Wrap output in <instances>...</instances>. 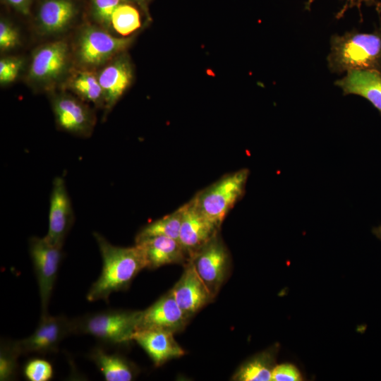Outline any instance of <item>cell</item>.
<instances>
[{"label":"cell","mask_w":381,"mask_h":381,"mask_svg":"<svg viewBox=\"0 0 381 381\" xmlns=\"http://www.w3.org/2000/svg\"><path fill=\"white\" fill-rule=\"evenodd\" d=\"M102 258V269L87 294L88 301L108 300L113 293L129 286L134 277L147 268L144 255L136 244L132 247L112 245L100 234L94 232Z\"/></svg>","instance_id":"cell-1"},{"label":"cell","mask_w":381,"mask_h":381,"mask_svg":"<svg viewBox=\"0 0 381 381\" xmlns=\"http://www.w3.org/2000/svg\"><path fill=\"white\" fill-rule=\"evenodd\" d=\"M332 73L354 70L381 71V25L371 32L353 30L332 35L327 57Z\"/></svg>","instance_id":"cell-2"},{"label":"cell","mask_w":381,"mask_h":381,"mask_svg":"<svg viewBox=\"0 0 381 381\" xmlns=\"http://www.w3.org/2000/svg\"><path fill=\"white\" fill-rule=\"evenodd\" d=\"M249 174L246 168L227 174L199 191L192 200L199 211L219 229L227 214L244 195Z\"/></svg>","instance_id":"cell-3"},{"label":"cell","mask_w":381,"mask_h":381,"mask_svg":"<svg viewBox=\"0 0 381 381\" xmlns=\"http://www.w3.org/2000/svg\"><path fill=\"white\" fill-rule=\"evenodd\" d=\"M140 311L106 310L73 320V333L89 334L104 342L121 344L132 340Z\"/></svg>","instance_id":"cell-4"},{"label":"cell","mask_w":381,"mask_h":381,"mask_svg":"<svg viewBox=\"0 0 381 381\" xmlns=\"http://www.w3.org/2000/svg\"><path fill=\"white\" fill-rule=\"evenodd\" d=\"M132 42V37H116L104 29L87 25L78 35L75 59L85 68L99 67L123 52Z\"/></svg>","instance_id":"cell-5"},{"label":"cell","mask_w":381,"mask_h":381,"mask_svg":"<svg viewBox=\"0 0 381 381\" xmlns=\"http://www.w3.org/2000/svg\"><path fill=\"white\" fill-rule=\"evenodd\" d=\"M69 65V51L64 41L46 44L33 53L28 78L32 84L49 88L65 75Z\"/></svg>","instance_id":"cell-6"},{"label":"cell","mask_w":381,"mask_h":381,"mask_svg":"<svg viewBox=\"0 0 381 381\" xmlns=\"http://www.w3.org/2000/svg\"><path fill=\"white\" fill-rule=\"evenodd\" d=\"M29 249L39 287L41 317H44L48 315L49 303L62 257V247L52 243L45 236H33L30 239Z\"/></svg>","instance_id":"cell-7"},{"label":"cell","mask_w":381,"mask_h":381,"mask_svg":"<svg viewBox=\"0 0 381 381\" xmlns=\"http://www.w3.org/2000/svg\"><path fill=\"white\" fill-rule=\"evenodd\" d=\"M189 260L214 298L224 283L229 267V253L219 234Z\"/></svg>","instance_id":"cell-8"},{"label":"cell","mask_w":381,"mask_h":381,"mask_svg":"<svg viewBox=\"0 0 381 381\" xmlns=\"http://www.w3.org/2000/svg\"><path fill=\"white\" fill-rule=\"evenodd\" d=\"M71 333H73V320L48 314L41 317L37 327L30 336L16 341V344L20 354L54 352L60 342Z\"/></svg>","instance_id":"cell-9"},{"label":"cell","mask_w":381,"mask_h":381,"mask_svg":"<svg viewBox=\"0 0 381 381\" xmlns=\"http://www.w3.org/2000/svg\"><path fill=\"white\" fill-rule=\"evenodd\" d=\"M52 106L60 129L80 137L92 134L95 116L80 99L68 94H59L52 98Z\"/></svg>","instance_id":"cell-10"},{"label":"cell","mask_w":381,"mask_h":381,"mask_svg":"<svg viewBox=\"0 0 381 381\" xmlns=\"http://www.w3.org/2000/svg\"><path fill=\"white\" fill-rule=\"evenodd\" d=\"M183 206L179 241L190 258L216 236L219 229L199 211L192 199Z\"/></svg>","instance_id":"cell-11"},{"label":"cell","mask_w":381,"mask_h":381,"mask_svg":"<svg viewBox=\"0 0 381 381\" xmlns=\"http://www.w3.org/2000/svg\"><path fill=\"white\" fill-rule=\"evenodd\" d=\"M73 222L71 199L64 179H54L50 197L49 227L45 237L52 243L62 247Z\"/></svg>","instance_id":"cell-12"},{"label":"cell","mask_w":381,"mask_h":381,"mask_svg":"<svg viewBox=\"0 0 381 381\" xmlns=\"http://www.w3.org/2000/svg\"><path fill=\"white\" fill-rule=\"evenodd\" d=\"M188 319L170 290L152 306L140 311L136 330L161 329L175 333L185 327Z\"/></svg>","instance_id":"cell-13"},{"label":"cell","mask_w":381,"mask_h":381,"mask_svg":"<svg viewBox=\"0 0 381 381\" xmlns=\"http://www.w3.org/2000/svg\"><path fill=\"white\" fill-rule=\"evenodd\" d=\"M97 78L103 92L104 108L107 113L131 84L132 64L127 56H116L100 70Z\"/></svg>","instance_id":"cell-14"},{"label":"cell","mask_w":381,"mask_h":381,"mask_svg":"<svg viewBox=\"0 0 381 381\" xmlns=\"http://www.w3.org/2000/svg\"><path fill=\"white\" fill-rule=\"evenodd\" d=\"M184 265L181 278L171 291L179 307L189 318L208 303L213 296L191 261L188 260Z\"/></svg>","instance_id":"cell-15"},{"label":"cell","mask_w":381,"mask_h":381,"mask_svg":"<svg viewBox=\"0 0 381 381\" xmlns=\"http://www.w3.org/2000/svg\"><path fill=\"white\" fill-rule=\"evenodd\" d=\"M135 244L141 249L148 269L174 263L185 265L189 260L179 241L170 237H147L135 241Z\"/></svg>","instance_id":"cell-16"},{"label":"cell","mask_w":381,"mask_h":381,"mask_svg":"<svg viewBox=\"0 0 381 381\" xmlns=\"http://www.w3.org/2000/svg\"><path fill=\"white\" fill-rule=\"evenodd\" d=\"M132 340L142 346L156 366L185 353L171 331L161 329H139L133 333Z\"/></svg>","instance_id":"cell-17"},{"label":"cell","mask_w":381,"mask_h":381,"mask_svg":"<svg viewBox=\"0 0 381 381\" xmlns=\"http://www.w3.org/2000/svg\"><path fill=\"white\" fill-rule=\"evenodd\" d=\"M334 84L344 95H356L365 98L381 115V71H351Z\"/></svg>","instance_id":"cell-18"},{"label":"cell","mask_w":381,"mask_h":381,"mask_svg":"<svg viewBox=\"0 0 381 381\" xmlns=\"http://www.w3.org/2000/svg\"><path fill=\"white\" fill-rule=\"evenodd\" d=\"M76 12L72 0H44L37 13V28L44 35L62 32L70 26Z\"/></svg>","instance_id":"cell-19"},{"label":"cell","mask_w":381,"mask_h":381,"mask_svg":"<svg viewBox=\"0 0 381 381\" xmlns=\"http://www.w3.org/2000/svg\"><path fill=\"white\" fill-rule=\"evenodd\" d=\"M89 357L107 381H130L135 375L133 365L121 356L108 353L98 347L91 351Z\"/></svg>","instance_id":"cell-20"},{"label":"cell","mask_w":381,"mask_h":381,"mask_svg":"<svg viewBox=\"0 0 381 381\" xmlns=\"http://www.w3.org/2000/svg\"><path fill=\"white\" fill-rule=\"evenodd\" d=\"M277 349H269L246 361L233 376L238 381H270L275 367Z\"/></svg>","instance_id":"cell-21"},{"label":"cell","mask_w":381,"mask_h":381,"mask_svg":"<svg viewBox=\"0 0 381 381\" xmlns=\"http://www.w3.org/2000/svg\"><path fill=\"white\" fill-rule=\"evenodd\" d=\"M70 88L83 100L104 107V97L97 75L89 71L75 73L69 80Z\"/></svg>","instance_id":"cell-22"},{"label":"cell","mask_w":381,"mask_h":381,"mask_svg":"<svg viewBox=\"0 0 381 381\" xmlns=\"http://www.w3.org/2000/svg\"><path fill=\"white\" fill-rule=\"evenodd\" d=\"M183 211L182 205L171 214L145 225L137 234L135 241L156 236L179 240Z\"/></svg>","instance_id":"cell-23"},{"label":"cell","mask_w":381,"mask_h":381,"mask_svg":"<svg viewBox=\"0 0 381 381\" xmlns=\"http://www.w3.org/2000/svg\"><path fill=\"white\" fill-rule=\"evenodd\" d=\"M140 26L138 10L129 3H121L111 16V28L122 36H127Z\"/></svg>","instance_id":"cell-24"},{"label":"cell","mask_w":381,"mask_h":381,"mask_svg":"<svg viewBox=\"0 0 381 381\" xmlns=\"http://www.w3.org/2000/svg\"><path fill=\"white\" fill-rule=\"evenodd\" d=\"M21 355L16 341L1 345L0 350V380H11L15 378L18 368V358Z\"/></svg>","instance_id":"cell-25"},{"label":"cell","mask_w":381,"mask_h":381,"mask_svg":"<svg viewBox=\"0 0 381 381\" xmlns=\"http://www.w3.org/2000/svg\"><path fill=\"white\" fill-rule=\"evenodd\" d=\"M92 15L104 28H111V16L121 0H90Z\"/></svg>","instance_id":"cell-26"},{"label":"cell","mask_w":381,"mask_h":381,"mask_svg":"<svg viewBox=\"0 0 381 381\" xmlns=\"http://www.w3.org/2000/svg\"><path fill=\"white\" fill-rule=\"evenodd\" d=\"M53 373L50 363L40 358L29 361L23 370L25 377L30 381H48L52 377Z\"/></svg>","instance_id":"cell-27"},{"label":"cell","mask_w":381,"mask_h":381,"mask_svg":"<svg viewBox=\"0 0 381 381\" xmlns=\"http://www.w3.org/2000/svg\"><path fill=\"white\" fill-rule=\"evenodd\" d=\"M23 65L20 57L3 58L0 61V83L6 85L12 83L17 78Z\"/></svg>","instance_id":"cell-28"},{"label":"cell","mask_w":381,"mask_h":381,"mask_svg":"<svg viewBox=\"0 0 381 381\" xmlns=\"http://www.w3.org/2000/svg\"><path fill=\"white\" fill-rule=\"evenodd\" d=\"M20 44V35L15 27L8 20L0 21V49L1 52L15 49Z\"/></svg>","instance_id":"cell-29"},{"label":"cell","mask_w":381,"mask_h":381,"mask_svg":"<svg viewBox=\"0 0 381 381\" xmlns=\"http://www.w3.org/2000/svg\"><path fill=\"white\" fill-rule=\"evenodd\" d=\"M273 381H301L303 376L298 368L292 363L276 365L272 371Z\"/></svg>","instance_id":"cell-30"},{"label":"cell","mask_w":381,"mask_h":381,"mask_svg":"<svg viewBox=\"0 0 381 381\" xmlns=\"http://www.w3.org/2000/svg\"><path fill=\"white\" fill-rule=\"evenodd\" d=\"M315 0H308L306 3V9H310L311 4ZM344 1V6L340 11L337 13L336 18L339 19L342 18L346 11L353 7H356L358 9L361 18L362 19L361 6L365 4L368 6H374L379 15L381 14V1L379 0H341Z\"/></svg>","instance_id":"cell-31"},{"label":"cell","mask_w":381,"mask_h":381,"mask_svg":"<svg viewBox=\"0 0 381 381\" xmlns=\"http://www.w3.org/2000/svg\"><path fill=\"white\" fill-rule=\"evenodd\" d=\"M9 6L23 15L27 16L30 12L32 0H4Z\"/></svg>","instance_id":"cell-32"},{"label":"cell","mask_w":381,"mask_h":381,"mask_svg":"<svg viewBox=\"0 0 381 381\" xmlns=\"http://www.w3.org/2000/svg\"><path fill=\"white\" fill-rule=\"evenodd\" d=\"M126 3L133 4L139 6L143 12L148 15V4L150 0H123Z\"/></svg>","instance_id":"cell-33"},{"label":"cell","mask_w":381,"mask_h":381,"mask_svg":"<svg viewBox=\"0 0 381 381\" xmlns=\"http://www.w3.org/2000/svg\"><path fill=\"white\" fill-rule=\"evenodd\" d=\"M372 232L378 239L381 241V225L373 228Z\"/></svg>","instance_id":"cell-34"}]
</instances>
